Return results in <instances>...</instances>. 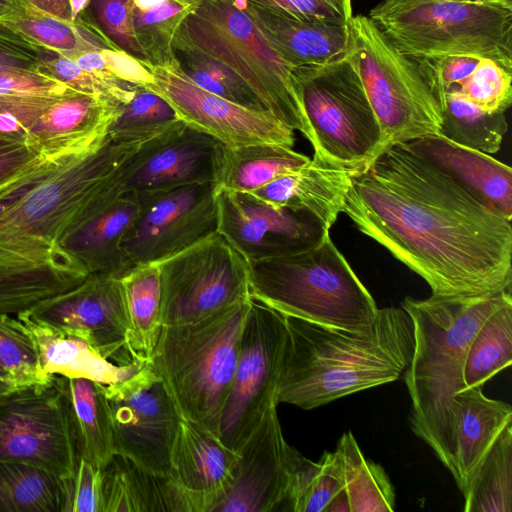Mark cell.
Masks as SVG:
<instances>
[{"label":"cell","instance_id":"6da1fadb","mask_svg":"<svg viewBox=\"0 0 512 512\" xmlns=\"http://www.w3.org/2000/svg\"><path fill=\"white\" fill-rule=\"evenodd\" d=\"M342 213L438 296L511 291V220L391 145L351 176Z\"/></svg>","mask_w":512,"mask_h":512},{"label":"cell","instance_id":"7a4b0ae2","mask_svg":"<svg viewBox=\"0 0 512 512\" xmlns=\"http://www.w3.org/2000/svg\"><path fill=\"white\" fill-rule=\"evenodd\" d=\"M141 143L107 136L46 156L0 185V314L17 316L86 279L87 271L61 248V237L122 182Z\"/></svg>","mask_w":512,"mask_h":512},{"label":"cell","instance_id":"3957f363","mask_svg":"<svg viewBox=\"0 0 512 512\" xmlns=\"http://www.w3.org/2000/svg\"><path fill=\"white\" fill-rule=\"evenodd\" d=\"M289 344L277 404L310 410L396 381L414 348L413 325L401 307L378 308L372 324L350 331L286 316Z\"/></svg>","mask_w":512,"mask_h":512},{"label":"cell","instance_id":"277c9868","mask_svg":"<svg viewBox=\"0 0 512 512\" xmlns=\"http://www.w3.org/2000/svg\"><path fill=\"white\" fill-rule=\"evenodd\" d=\"M511 291L479 296L405 297L414 348L405 370L412 402L411 427L451 472L454 397L465 389L463 372L468 347L484 320Z\"/></svg>","mask_w":512,"mask_h":512},{"label":"cell","instance_id":"5b68a950","mask_svg":"<svg viewBox=\"0 0 512 512\" xmlns=\"http://www.w3.org/2000/svg\"><path fill=\"white\" fill-rule=\"evenodd\" d=\"M179 49L225 67L263 109L314 146L295 79V69L267 39L256 21L232 0H204L176 29Z\"/></svg>","mask_w":512,"mask_h":512},{"label":"cell","instance_id":"8992f818","mask_svg":"<svg viewBox=\"0 0 512 512\" xmlns=\"http://www.w3.org/2000/svg\"><path fill=\"white\" fill-rule=\"evenodd\" d=\"M250 301H239L195 322L163 325L149 359L180 415L216 437Z\"/></svg>","mask_w":512,"mask_h":512},{"label":"cell","instance_id":"52a82bcc","mask_svg":"<svg viewBox=\"0 0 512 512\" xmlns=\"http://www.w3.org/2000/svg\"><path fill=\"white\" fill-rule=\"evenodd\" d=\"M248 263L251 298L285 316L362 331L377 315L375 300L330 234L306 250Z\"/></svg>","mask_w":512,"mask_h":512},{"label":"cell","instance_id":"ba28073f","mask_svg":"<svg viewBox=\"0 0 512 512\" xmlns=\"http://www.w3.org/2000/svg\"><path fill=\"white\" fill-rule=\"evenodd\" d=\"M368 17L413 61L477 55L512 69V3L381 0Z\"/></svg>","mask_w":512,"mask_h":512},{"label":"cell","instance_id":"9c48e42d","mask_svg":"<svg viewBox=\"0 0 512 512\" xmlns=\"http://www.w3.org/2000/svg\"><path fill=\"white\" fill-rule=\"evenodd\" d=\"M345 58L357 72L378 119L380 152L439 134L442 108L417 64L399 52L368 16L350 18Z\"/></svg>","mask_w":512,"mask_h":512},{"label":"cell","instance_id":"30bf717a","mask_svg":"<svg viewBox=\"0 0 512 512\" xmlns=\"http://www.w3.org/2000/svg\"><path fill=\"white\" fill-rule=\"evenodd\" d=\"M295 79L314 137V155L359 170L380 152L378 119L363 84L346 60L299 66Z\"/></svg>","mask_w":512,"mask_h":512},{"label":"cell","instance_id":"8fae6325","mask_svg":"<svg viewBox=\"0 0 512 512\" xmlns=\"http://www.w3.org/2000/svg\"><path fill=\"white\" fill-rule=\"evenodd\" d=\"M288 344L286 316L251 298L219 422L218 437L231 450L238 453L266 411L278 405Z\"/></svg>","mask_w":512,"mask_h":512},{"label":"cell","instance_id":"7c38bea8","mask_svg":"<svg viewBox=\"0 0 512 512\" xmlns=\"http://www.w3.org/2000/svg\"><path fill=\"white\" fill-rule=\"evenodd\" d=\"M158 265L162 326L195 322L251 299L249 263L218 232Z\"/></svg>","mask_w":512,"mask_h":512},{"label":"cell","instance_id":"4fadbf2b","mask_svg":"<svg viewBox=\"0 0 512 512\" xmlns=\"http://www.w3.org/2000/svg\"><path fill=\"white\" fill-rule=\"evenodd\" d=\"M80 458L68 400L56 375L46 384L0 396V459L32 464L70 480Z\"/></svg>","mask_w":512,"mask_h":512},{"label":"cell","instance_id":"5bb4252c","mask_svg":"<svg viewBox=\"0 0 512 512\" xmlns=\"http://www.w3.org/2000/svg\"><path fill=\"white\" fill-rule=\"evenodd\" d=\"M115 454L144 471L168 478L180 415L166 385L149 361L134 375L103 385Z\"/></svg>","mask_w":512,"mask_h":512},{"label":"cell","instance_id":"9a60e30c","mask_svg":"<svg viewBox=\"0 0 512 512\" xmlns=\"http://www.w3.org/2000/svg\"><path fill=\"white\" fill-rule=\"evenodd\" d=\"M135 192L138 211L123 240L133 266L159 263L217 232L215 182Z\"/></svg>","mask_w":512,"mask_h":512},{"label":"cell","instance_id":"2e32d148","mask_svg":"<svg viewBox=\"0 0 512 512\" xmlns=\"http://www.w3.org/2000/svg\"><path fill=\"white\" fill-rule=\"evenodd\" d=\"M154 82L144 86L165 99L184 123L229 147L294 146V130L269 112L230 101L196 85L176 59L148 64Z\"/></svg>","mask_w":512,"mask_h":512},{"label":"cell","instance_id":"e0dca14e","mask_svg":"<svg viewBox=\"0 0 512 512\" xmlns=\"http://www.w3.org/2000/svg\"><path fill=\"white\" fill-rule=\"evenodd\" d=\"M19 315L82 338L115 364L139 360L130 347V320L119 277L89 274L74 288Z\"/></svg>","mask_w":512,"mask_h":512},{"label":"cell","instance_id":"ac0fdd59","mask_svg":"<svg viewBox=\"0 0 512 512\" xmlns=\"http://www.w3.org/2000/svg\"><path fill=\"white\" fill-rule=\"evenodd\" d=\"M217 232L247 262L306 250L330 234L304 209L276 208L251 193L217 189Z\"/></svg>","mask_w":512,"mask_h":512},{"label":"cell","instance_id":"d6986e66","mask_svg":"<svg viewBox=\"0 0 512 512\" xmlns=\"http://www.w3.org/2000/svg\"><path fill=\"white\" fill-rule=\"evenodd\" d=\"M271 406L238 451L233 483L212 512L283 510L292 447L286 442Z\"/></svg>","mask_w":512,"mask_h":512},{"label":"cell","instance_id":"ffe728a7","mask_svg":"<svg viewBox=\"0 0 512 512\" xmlns=\"http://www.w3.org/2000/svg\"><path fill=\"white\" fill-rule=\"evenodd\" d=\"M218 144L212 136L180 120L142 142L130 156L123 177L124 190L214 182Z\"/></svg>","mask_w":512,"mask_h":512},{"label":"cell","instance_id":"44dd1931","mask_svg":"<svg viewBox=\"0 0 512 512\" xmlns=\"http://www.w3.org/2000/svg\"><path fill=\"white\" fill-rule=\"evenodd\" d=\"M237 461V452L182 417L168 476L179 512H212L233 483Z\"/></svg>","mask_w":512,"mask_h":512},{"label":"cell","instance_id":"7402d4cb","mask_svg":"<svg viewBox=\"0 0 512 512\" xmlns=\"http://www.w3.org/2000/svg\"><path fill=\"white\" fill-rule=\"evenodd\" d=\"M122 105L71 91L17 123L25 137L45 156L103 141Z\"/></svg>","mask_w":512,"mask_h":512},{"label":"cell","instance_id":"603a6c76","mask_svg":"<svg viewBox=\"0 0 512 512\" xmlns=\"http://www.w3.org/2000/svg\"><path fill=\"white\" fill-rule=\"evenodd\" d=\"M137 211V193L124 191L78 218L61 237L60 246L88 274L121 278L134 267L124 251L123 240Z\"/></svg>","mask_w":512,"mask_h":512},{"label":"cell","instance_id":"cb8c5ba5","mask_svg":"<svg viewBox=\"0 0 512 512\" xmlns=\"http://www.w3.org/2000/svg\"><path fill=\"white\" fill-rule=\"evenodd\" d=\"M472 196L512 219V169L490 156L433 134L405 143Z\"/></svg>","mask_w":512,"mask_h":512},{"label":"cell","instance_id":"d4e9b609","mask_svg":"<svg viewBox=\"0 0 512 512\" xmlns=\"http://www.w3.org/2000/svg\"><path fill=\"white\" fill-rule=\"evenodd\" d=\"M355 171L313 155L302 168L280 175L250 193L276 208L304 209L330 230L343 211Z\"/></svg>","mask_w":512,"mask_h":512},{"label":"cell","instance_id":"484cf974","mask_svg":"<svg viewBox=\"0 0 512 512\" xmlns=\"http://www.w3.org/2000/svg\"><path fill=\"white\" fill-rule=\"evenodd\" d=\"M509 424L511 405L488 398L482 387L463 389L455 395L451 474L463 495L478 466Z\"/></svg>","mask_w":512,"mask_h":512},{"label":"cell","instance_id":"4316f807","mask_svg":"<svg viewBox=\"0 0 512 512\" xmlns=\"http://www.w3.org/2000/svg\"><path fill=\"white\" fill-rule=\"evenodd\" d=\"M30 331L44 372L49 375L86 378L103 385L119 383L134 375L148 361L115 364L97 353L82 338L36 323L18 315Z\"/></svg>","mask_w":512,"mask_h":512},{"label":"cell","instance_id":"83f0119b","mask_svg":"<svg viewBox=\"0 0 512 512\" xmlns=\"http://www.w3.org/2000/svg\"><path fill=\"white\" fill-rule=\"evenodd\" d=\"M310 158L280 144L229 147L219 142L215 154L217 189L250 193L276 177L294 172Z\"/></svg>","mask_w":512,"mask_h":512},{"label":"cell","instance_id":"f1b7e54d","mask_svg":"<svg viewBox=\"0 0 512 512\" xmlns=\"http://www.w3.org/2000/svg\"><path fill=\"white\" fill-rule=\"evenodd\" d=\"M253 19L273 46L294 66H317L346 54L348 23L298 21L268 12Z\"/></svg>","mask_w":512,"mask_h":512},{"label":"cell","instance_id":"f546056e","mask_svg":"<svg viewBox=\"0 0 512 512\" xmlns=\"http://www.w3.org/2000/svg\"><path fill=\"white\" fill-rule=\"evenodd\" d=\"M0 24L40 52L54 51L68 56L112 48L106 37L80 15L76 20L52 16L18 0L0 16Z\"/></svg>","mask_w":512,"mask_h":512},{"label":"cell","instance_id":"4dcf8cb0","mask_svg":"<svg viewBox=\"0 0 512 512\" xmlns=\"http://www.w3.org/2000/svg\"><path fill=\"white\" fill-rule=\"evenodd\" d=\"M56 376L68 400L80 457L103 469L115 454L103 384L86 378Z\"/></svg>","mask_w":512,"mask_h":512},{"label":"cell","instance_id":"1f68e13d","mask_svg":"<svg viewBox=\"0 0 512 512\" xmlns=\"http://www.w3.org/2000/svg\"><path fill=\"white\" fill-rule=\"evenodd\" d=\"M102 512H179L168 478L114 454L101 469Z\"/></svg>","mask_w":512,"mask_h":512},{"label":"cell","instance_id":"d6a6232c","mask_svg":"<svg viewBox=\"0 0 512 512\" xmlns=\"http://www.w3.org/2000/svg\"><path fill=\"white\" fill-rule=\"evenodd\" d=\"M344 486L325 512H387L395 509V492L385 470L366 459L351 432L337 443Z\"/></svg>","mask_w":512,"mask_h":512},{"label":"cell","instance_id":"836d02e7","mask_svg":"<svg viewBox=\"0 0 512 512\" xmlns=\"http://www.w3.org/2000/svg\"><path fill=\"white\" fill-rule=\"evenodd\" d=\"M71 480L32 464L0 459V512H69Z\"/></svg>","mask_w":512,"mask_h":512},{"label":"cell","instance_id":"e575fe53","mask_svg":"<svg viewBox=\"0 0 512 512\" xmlns=\"http://www.w3.org/2000/svg\"><path fill=\"white\" fill-rule=\"evenodd\" d=\"M130 320V347L149 361L160 331L161 275L158 263L134 266L121 277Z\"/></svg>","mask_w":512,"mask_h":512},{"label":"cell","instance_id":"d590c367","mask_svg":"<svg viewBox=\"0 0 512 512\" xmlns=\"http://www.w3.org/2000/svg\"><path fill=\"white\" fill-rule=\"evenodd\" d=\"M344 486L342 460L337 450L324 452L313 462L292 447L285 511L325 512Z\"/></svg>","mask_w":512,"mask_h":512},{"label":"cell","instance_id":"8d00e7d4","mask_svg":"<svg viewBox=\"0 0 512 512\" xmlns=\"http://www.w3.org/2000/svg\"><path fill=\"white\" fill-rule=\"evenodd\" d=\"M512 362V298L496 308L474 335L465 358V389L483 387Z\"/></svg>","mask_w":512,"mask_h":512},{"label":"cell","instance_id":"74e56055","mask_svg":"<svg viewBox=\"0 0 512 512\" xmlns=\"http://www.w3.org/2000/svg\"><path fill=\"white\" fill-rule=\"evenodd\" d=\"M464 498L466 512L512 511V424L478 466Z\"/></svg>","mask_w":512,"mask_h":512},{"label":"cell","instance_id":"f35d334b","mask_svg":"<svg viewBox=\"0 0 512 512\" xmlns=\"http://www.w3.org/2000/svg\"><path fill=\"white\" fill-rule=\"evenodd\" d=\"M508 130L505 112H486L457 91L445 94L439 134L459 145L487 154L499 151Z\"/></svg>","mask_w":512,"mask_h":512},{"label":"cell","instance_id":"ab89813d","mask_svg":"<svg viewBox=\"0 0 512 512\" xmlns=\"http://www.w3.org/2000/svg\"><path fill=\"white\" fill-rule=\"evenodd\" d=\"M179 121L175 110L165 99L139 86L109 126L108 137L118 143L143 142Z\"/></svg>","mask_w":512,"mask_h":512},{"label":"cell","instance_id":"60d3db41","mask_svg":"<svg viewBox=\"0 0 512 512\" xmlns=\"http://www.w3.org/2000/svg\"><path fill=\"white\" fill-rule=\"evenodd\" d=\"M0 367L15 386L25 388L51 380L42 369L35 341L17 317L0 314Z\"/></svg>","mask_w":512,"mask_h":512},{"label":"cell","instance_id":"b9f144b4","mask_svg":"<svg viewBox=\"0 0 512 512\" xmlns=\"http://www.w3.org/2000/svg\"><path fill=\"white\" fill-rule=\"evenodd\" d=\"M35 69L75 91L106 98L121 105L128 103L139 87L102 80L82 69L70 56L49 50L40 53Z\"/></svg>","mask_w":512,"mask_h":512},{"label":"cell","instance_id":"7bdbcfd3","mask_svg":"<svg viewBox=\"0 0 512 512\" xmlns=\"http://www.w3.org/2000/svg\"><path fill=\"white\" fill-rule=\"evenodd\" d=\"M449 90L457 91L483 111L505 112L512 103V69L482 57L477 68Z\"/></svg>","mask_w":512,"mask_h":512},{"label":"cell","instance_id":"ee69618b","mask_svg":"<svg viewBox=\"0 0 512 512\" xmlns=\"http://www.w3.org/2000/svg\"><path fill=\"white\" fill-rule=\"evenodd\" d=\"M70 57L82 69L110 83L144 87L154 82L147 63L125 50L103 48Z\"/></svg>","mask_w":512,"mask_h":512},{"label":"cell","instance_id":"f6af8a7d","mask_svg":"<svg viewBox=\"0 0 512 512\" xmlns=\"http://www.w3.org/2000/svg\"><path fill=\"white\" fill-rule=\"evenodd\" d=\"M71 91L36 69H0V102L60 97Z\"/></svg>","mask_w":512,"mask_h":512},{"label":"cell","instance_id":"bcb514c9","mask_svg":"<svg viewBox=\"0 0 512 512\" xmlns=\"http://www.w3.org/2000/svg\"><path fill=\"white\" fill-rule=\"evenodd\" d=\"M91 3L99 25L114 42L127 52L145 55L130 0H92Z\"/></svg>","mask_w":512,"mask_h":512},{"label":"cell","instance_id":"7dc6e473","mask_svg":"<svg viewBox=\"0 0 512 512\" xmlns=\"http://www.w3.org/2000/svg\"><path fill=\"white\" fill-rule=\"evenodd\" d=\"M45 157L20 130L0 126V185L21 175Z\"/></svg>","mask_w":512,"mask_h":512},{"label":"cell","instance_id":"c3c4849f","mask_svg":"<svg viewBox=\"0 0 512 512\" xmlns=\"http://www.w3.org/2000/svg\"><path fill=\"white\" fill-rule=\"evenodd\" d=\"M69 512H102L101 469L84 458L71 480Z\"/></svg>","mask_w":512,"mask_h":512},{"label":"cell","instance_id":"681fc988","mask_svg":"<svg viewBox=\"0 0 512 512\" xmlns=\"http://www.w3.org/2000/svg\"><path fill=\"white\" fill-rule=\"evenodd\" d=\"M40 53L0 24V69H35Z\"/></svg>","mask_w":512,"mask_h":512},{"label":"cell","instance_id":"f907efd6","mask_svg":"<svg viewBox=\"0 0 512 512\" xmlns=\"http://www.w3.org/2000/svg\"><path fill=\"white\" fill-rule=\"evenodd\" d=\"M188 7L190 4L183 0H167L146 12L133 10L135 28L162 24L183 13Z\"/></svg>","mask_w":512,"mask_h":512},{"label":"cell","instance_id":"816d5d0a","mask_svg":"<svg viewBox=\"0 0 512 512\" xmlns=\"http://www.w3.org/2000/svg\"><path fill=\"white\" fill-rule=\"evenodd\" d=\"M37 10L64 20H72L69 0H18Z\"/></svg>","mask_w":512,"mask_h":512},{"label":"cell","instance_id":"f5cc1de1","mask_svg":"<svg viewBox=\"0 0 512 512\" xmlns=\"http://www.w3.org/2000/svg\"><path fill=\"white\" fill-rule=\"evenodd\" d=\"M92 0H69L72 20H76L90 6Z\"/></svg>","mask_w":512,"mask_h":512},{"label":"cell","instance_id":"db71d44e","mask_svg":"<svg viewBox=\"0 0 512 512\" xmlns=\"http://www.w3.org/2000/svg\"><path fill=\"white\" fill-rule=\"evenodd\" d=\"M133 10L146 12L150 9H153L167 0H130Z\"/></svg>","mask_w":512,"mask_h":512},{"label":"cell","instance_id":"11a10c76","mask_svg":"<svg viewBox=\"0 0 512 512\" xmlns=\"http://www.w3.org/2000/svg\"><path fill=\"white\" fill-rule=\"evenodd\" d=\"M17 389L11 377L0 367V396Z\"/></svg>","mask_w":512,"mask_h":512},{"label":"cell","instance_id":"9f6ffc18","mask_svg":"<svg viewBox=\"0 0 512 512\" xmlns=\"http://www.w3.org/2000/svg\"><path fill=\"white\" fill-rule=\"evenodd\" d=\"M15 4V0H0V16L9 12Z\"/></svg>","mask_w":512,"mask_h":512},{"label":"cell","instance_id":"6f0895ef","mask_svg":"<svg viewBox=\"0 0 512 512\" xmlns=\"http://www.w3.org/2000/svg\"><path fill=\"white\" fill-rule=\"evenodd\" d=\"M232 3L239 10L245 11L247 9V0H233Z\"/></svg>","mask_w":512,"mask_h":512},{"label":"cell","instance_id":"680465c9","mask_svg":"<svg viewBox=\"0 0 512 512\" xmlns=\"http://www.w3.org/2000/svg\"><path fill=\"white\" fill-rule=\"evenodd\" d=\"M498 1H504V2H508V3H512V0H498Z\"/></svg>","mask_w":512,"mask_h":512}]
</instances>
